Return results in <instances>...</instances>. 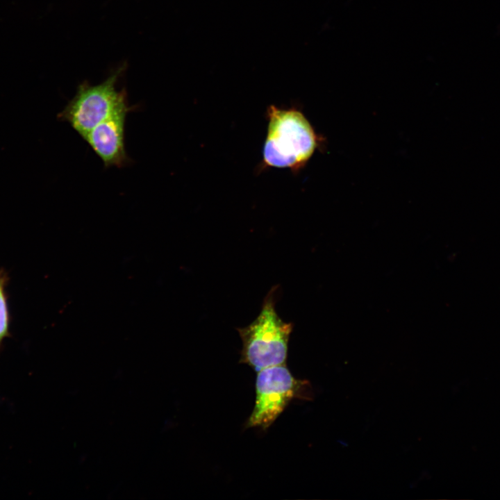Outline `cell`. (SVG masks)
<instances>
[{
    "label": "cell",
    "mask_w": 500,
    "mask_h": 500,
    "mask_svg": "<svg viewBox=\"0 0 500 500\" xmlns=\"http://www.w3.org/2000/svg\"><path fill=\"white\" fill-rule=\"evenodd\" d=\"M267 135L263 159L268 166L299 169L310 159L317 147V136L299 111L268 108Z\"/></svg>",
    "instance_id": "1"
},
{
    "label": "cell",
    "mask_w": 500,
    "mask_h": 500,
    "mask_svg": "<svg viewBox=\"0 0 500 500\" xmlns=\"http://www.w3.org/2000/svg\"><path fill=\"white\" fill-rule=\"evenodd\" d=\"M277 288L273 287L265 296L256 319L244 328H237L242 342L240 362L256 372L285 364L288 356L293 324L283 322L275 310Z\"/></svg>",
    "instance_id": "2"
},
{
    "label": "cell",
    "mask_w": 500,
    "mask_h": 500,
    "mask_svg": "<svg viewBox=\"0 0 500 500\" xmlns=\"http://www.w3.org/2000/svg\"><path fill=\"white\" fill-rule=\"evenodd\" d=\"M124 69L125 66L120 67L99 84L81 83L58 118L69 124L83 139L98 124L129 106L126 90H117L116 87Z\"/></svg>",
    "instance_id": "3"
},
{
    "label": "cell",
    "mask_w": 500,
    "mask_h": 500,
    "mask_svg": "<svg viewBox=\"0 0 500 500\" xmlns=\"http://www.w3.org/2000/svg\"><path fill=\"white\" fill-rule=\"evenodd\" d=\"M310 388L308 382L294 377L285 364L257 372L255 405L246 427L267 429L292 399L302 396L310 398V394L303 392Z\"/></svg>",
    "instance_id": "4"
},
{
    "label": "cell",
    "mask_w": 500,
    "mask_h": 500,
    "mask_svg": "<svg viewBox=\"0 0 500 500\" xmlns=\"http://www.w3.org/2000/svg\"><path fill=\"white\" fill-rule=\"evenodd\" d=\"M134 109L129 106L104 119L85 136L83 140L106 167H123L131 162L125 148V123L127 114Z\"/></svg>",
    "instance_id": "5"
},
{
    "label": "cell",
    "mask_w": 500,
    "mask_h": 500,
    "mask_svg": "<svg viewBox=\"0 0 500 500\" xmlns=\"http://www.w3.org/2000/svg\"><path fill=\"white\" fill-rule=\"evenodd\" d=\"M9 315L5 288L0 289V344L8 334Z\"/></svg>",
    "instance_id": "6"
},
{
    "label": "cell",
    "mask_w": 500,
    "mask_h": 500,
    "mask_svg": "<svg viewBox=\"0 0 500 500\" xmlns=\"http://www.w3.org/2000/svg\"><path fill=\"white\" fill-rule=\"evenodd\" d=\"M6 276L1 272H0V289L5 288Z\"/></svg>",
    "instance_id": "7"
}]
</instances>
